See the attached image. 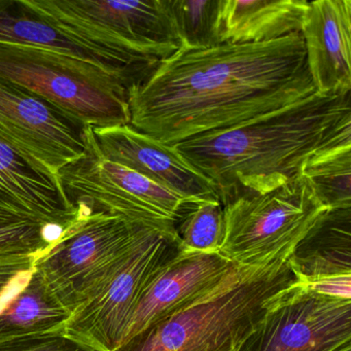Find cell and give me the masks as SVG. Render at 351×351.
Masks as SVG:
<instances>
[{"instance_id":"d6986e66","label":"cell","mask_w":351,"mask_h":351,"mask_svg":"<svg viewBox=\"0 0 351 351\" xmlns=\"http://www.w3.org/2000/svg\"><path fill=\"white\" fill-rule=\"evenodd\" d=\"M300 282L351 274V208L328 209L287 258Z\"/></svg>"},{"instance_id":"d4e9b609","label":"cell","mask_w":351,"mask_h":351,"mask_svg":"<svg viewBox=\"0 0 351 351\" xmlns=\"http://www.w3.org/2000/svg\"><path fill=\"white\" fill-rule=\"evenodd\" d=\"M301 283L318 295L351 300V274L322 277L309 282Z\"/></svg>"},{"instance_id":"3957f363","label":"cell","mask_w":351,"mask_h":351,"mask_svg":"<svg viewBox=\"0 0 351 351\" xmlns=\"http://www.w3.org/2000/svg\"><path fill=\"white\" fill-rule=\"evenodd\" d=\"M297 281L283 258L237 265L213 289L116 351H238L269 306Z\"/></svg>"},{"instance_id":"ba28073f","label":"cell","mask_w":351,"mask_h":351,"mask_svg":"<svg viewBox=\"0 0 351 351\" xmlns=\"http://www.w3.org/2000/svg\"><path fill=\"white\" fill-rule=\"evenodd\" d=\"M36 261L51 291L71 314L112 276L143 227L118 215L86 213Z\"/></svg>"},{"instance_id":"30bf717a","label":"cell","mask_w":351,"mask_h":351,"mask_svg":"<svg viewBox=\"0 0 351 351\" xmlns=\"http://www.w3.org/2000/svg\"><path fill=\"white\" fill-rule=\"evenodd\" d=\"M351 344V300L297 281L269 306L238 351H338Z\"/></svg>"},{"instance_id":"ffe728a7","label":"cell","mask_w":351,"mask_h":351,"mask_svg":"<svg viewBox=\"0 0 351 351\" xmlns=\"http://www.w3.org/2000/svg\"><path fill=\"white\" fill-rule=\"evenodd\" d=\"M300 173L324 206L351 208V143L316 154L304 164Z\"/></svg>"},{"instance_id":"2e32d148","label":"cell","mask_w":351,"mask_h":351,"mask_svg":"<svg viewBox=\"0 0 351 351\" xmlns=\"http://www.w3.org/2000/svg\"><path fill=\"white\" fill-rule=\"evenodd\" d=\"M0 208L71 229L79 217L58 176L16 151L0 136Z\"/></svg>"},{"instance_id":"7a4b0ae2","label":"cell","mask_w":351,"mask_h":351,"mask_svg":"<svg viewBox=\"0 0 351 351\" xmlns=\"http://www.w3.org/2000/svg\"><path fill=\"white\" fill-rule=\"evenodd\" d=\"M351 143V92L312 95L174 149L215 186L223 207L299 176L320 152Z\"/></svg>"},{"instance_id":"e0dca14e","label":"cell","mask_w":351,"mask_h":351,"mask_svg":"<svg viewBox=\"0 0 351 351\" xmlns=\"http://www.w3.org/2000/svg\"><path fill=\"white\" fill-rule=\"evenodd\" d=\"M0 43L27 45L56 51L97 65L122 80L127 87L138 73L118 57L75 40L43 19L26 0H0Z\"/></svg>"},{"instance_id":"4fadbf2b","label":"cell","mask_w":351,"mask_h":351,"mask_svg":"<svg viewBox=\"0 0 351 351\" xmlns=\"http://www.w3.org/2000/svg\"><path fill=\"white\" fill-rule=\"evenodd\" d=\"M236 266L219 252L178 250L143 287L122 344L213 289Z\"/></svg>"},{"instance_id":"52a82bcc","label":"cell","mask_w":351,"mask_h":351,"mask_svg":"<svg viewBox=\"0 0 351 351\" xmlns=\"http://www.w3.org/2000/svg\"><path fill=\"white\" fill-rule=\"evenodd\" d=\"M86 135L85 156L58 174L61 188L73 207L110 213L178 235V221L194 204L137 172L104 159L96 149L91 126L86 128Z\"/></svg>"},{"instance_id":"ac0fdd59","label":"cell","mask_w":351,"mask_h":351,"mask_svg":"<svg viewBox=\"0 0 351 351\" xmlns=\"http://www.w3.org/2000/svg\"><path fill=\"white\" fill-rule=\"evenodd\" d=\"M309 1L221 0L219 44H261L300 34Z\"/></svg>"},{"instance_id":"5bb4252c","label":"cell","mask_w":351,"mask_h":351,"mask_svg":"<svg viewBox=\"0 0 351 351\" xmlns=\"http://www.w3.org/2000/svg\"><path fill=\"white\" fill-rule=\"evenodd\" d=\"M40 256H0V341L65 330L71 313L36 266Z\"/></svg>"},{"instance_id":"484cf974","label":"cell","mask_w":351,"mask_h":351,"mask_svg":"<svg viewBox=\"0 0 351 351\" xmlns=\"http://www.w3.org/2000/svg\"><path fill=\"white\" fill-rule=\"evenodd\" d=\"M338 351H351V344L347 345V346L343 347V348L339 349Z\"/></svg>"},{"instance_id":"8fae6325","label":"cell","mask_w":351,"mask_h":351,"mask_svg":"<svg viewBox=\"0 0 351 351\" xmlns=\"http://www.w3.org/2000/svg\"><path fill=\"white\" fill-rule=\"evenodd\" d=\"M86 128L48 100L0 77V136L54 176L85 156Z\"/></svg>"},{"instance_id":"7402d4cb","label":"cell","mask_w":351,"mask_h":351,"mask_svg":"<svg viewBox=\"0 0 351 351\" xmlns=\"http://www.w3.org/2000/svg\"><path fill=\"white\" fill-rule=\"evenodd\" d=\"M67 231L36 217L0 208V256H44Z\"/></svg>"},{"instance_id":"5b68a950","label":"cell","mask_w":351,"mask_h":351,"mask_svg":"<svg viewBox=\"0 0 351 351\" xmlns=\"http://www.w3.org/2000/svg\"><path fill=\"white\" fill-rule=\"evenodd\" d=\"M0 77L93 128L130 124L128 87L97 65L56 51L0 43Z\"/></svg>"},{"instance_id":"603a6c76","label":"cell","mask_w":351,"mask_h":351,"mask_svg":"<svg viewBox=\"0 0 351 351\" xmlns=\"http://www.w3.org/2000/svg\"><path fill=\"white\" fill-rule=\"evenodd\" d=\"M182 252H219L225 238V215L219 201H201L191 207L176 227Z\"/></svg>"},{"instance_id":"9a60e30c","label":"cell","mask_w":351,"mask_h":351,"mask_svg":"<svg viewBox=\"0 0 351 351\" xmlns=\"http://www.w3.org/2000/svg\"><path fill=\"white\" fill-rule=\"evenodd\" d=\"M300 34L316 93L351 92L350 0L310 1Z\"/></svg>"},{"instance_id":"8992f818","label":"cell","mask_w":351,"mask_h":351,"mask_svg":"<svg viewBox=\"0 0 351 351\" xmlns=\"http://www.w3.org/2000/svg\"><path fill=\"white\" fill-rule=\"evenodd\" d=\"M328 210L300 173L275 190L223 207L225 238L219 252L241 266L287 260Z\"/></svg>"},{"instance_id":"cb8c5ba5","label":"cell","mask_w":351,"mask_h":351,"mask_svg":"<svg viewBox=\"0 0 351 351\" xmlns=\"http://www.w3.org/2000/svg\"><path fill=\"white\" fill-rule=\"evenodd\" d=\"M0 351H102L65 330L0 341Z\"/></svg>"},{"instance_id":"6da1fadb","label":"cell","mask_w":351,"mask_h":351,"mask_svg":"<svg viewBox=\"0 0 351 351\" xmlns=\"http://www.w3.org/2000/svg\"><path fill=\"white\" fill-rule=\"evenodd\" d=\"M315 92L301 34L178 49L128 88L130 126L173 145L247 122Z\"/></svg>"},{"instance_id":"9c48e42d","label":"cell","mask_w":351,"mask_h":351,"mask_svg":"<svg viewBox=\"0 0 351 351\" xmlns=\"http://www.w3.org/2000/svg\"><path fill=\"white\" fill-rule=\"evenodd\" d=\"M178 250V235L143 227L112 276L71 314L65 332L100 350L116 351L149 277Z\"/></svg>"},{"instance_id":"277c9868","label":"cell","mask_w":351,"mask_h":351,"mask_svg":"<svg viewBox=\"0 0 351 351\" xmlns=\"http://www.w3.org/2000/svg\"><path fill=\"white\" fill-rule=\"evenodd\" d=\"M26 3L75 40L110 53L147 75L180 49L169 0H26Z\"/></svg>"},{"instance_id":"7c38bea8","label":"cell","mask_w":351,"mask_h":351,"mask_svg":"<svg viewBox=\"0 0 351 351\" xmlns=\"http://www.w3.org/2000/svg\"><path fill=\"white\" fill-rule=\"evenodd\" d=\"M92 135L104 159L137 172L191 204L219 201L213 184L173 147L163 145L130 125L92 127Z\"/></svg>"},{"instance_id":"44dd1931","label":"cell","mask_w":351,"mask_h":351,"mask_svg":"<svg viewBox=\"0 0 351 351\" xmlns=\"http://www.w3.org/2000/svg\"><path fill=\"white\" fill-rule=\"evenodd\" d=\"M170 14L182 50L219 46L221 0H169Z\"/></svg>"}]
</instances>
